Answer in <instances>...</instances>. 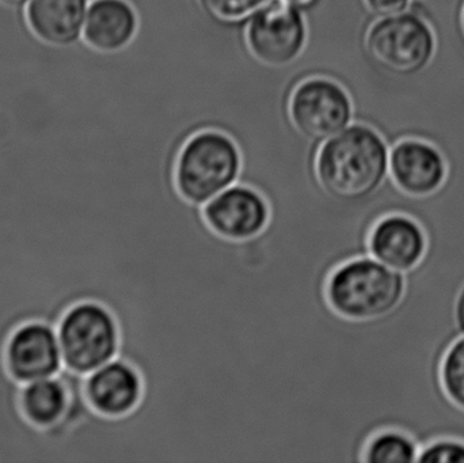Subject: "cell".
I'll list each match as a JSON object with an SVG mask.
<instances>
[{"label":"cell","mask_w":464,"mask_h":463,"mask_svg":"<svg viewBox=\"0 0 464 463\" xmlns=\"http://www.w3.org/2000/svg\"><path fill=\"white\" fill-rule=\"evenodd\" d=\"M462 24H463V30H464V10H463V16H462Z\"/></svg>","instance_id":"24"},{"label":"cell","mask_w":464,"mask_h":463,"mask_svg":"<svg viewBox=\"0 0 464 463\" xmlns=\"http://www.w3.org/2000/svg\"><path fill=\"white\" fill-rule=\"evenodd\" d=\"M281 2L286 3V5L297 8V10L308 11L311 10V8L315 7V5H318L319 0H281Z\"/></svg>","instance_id":"21"},{"label":"cell","mask_w":464,"mask_h":463,"mask_svg":"<svg viewBox=\"0 0 464 463\" xmlns=\"http://www.w3.org/2000/svg\"><path fill=\"white\" fill-rule=\"evenodd\" d=\"M368 250L384 265L401 274H411L427 255V234L413 217L392 212L373 225Z\"/></svg>","instance_id":"11"},{"label":"cell","mask_w":464,"mask_h":463,"mask_svg":"<svg viewBox=\"0 0 464 463\" xmlns=\"http://www.w3.org/2000/svg\"><path fill=\"white\" fill-rule=\"evenodd\" d=\"M440 381L444 393L452 404L464 410V336L458 339L444 355Z\"/></svg>","instance_id":"17"},{"label":"cell","mask_w":464,"mask_h":463,"mask_svg":"<svg viewBox=\"0 0 464 463\" xmlns=\"http://www.w3.org/2000/svg\"><path fill=\"white\" fill-rule=\"evenodd\" d=\"M405 274L362 256L338 266L327 283V301L341 317L378 323L394 317L406 295Z\"/></svg>","instance_id":"2"},{"label":"cell","mask_w":464,"mask_h":463,"mask_svg":"<svg viewBox=\"0 0 464 463\" xmlns=\"http://www.w3.org/2000/svg\"><path fill=\"white\" fill-rule=\"evenodd\" d=\"M81 396L82 391L75 396L62 374L33 381L18 386L16 412L26 426L34 431H54L70 418V413L76 410V404L84 402L83 399L76 402Z\"/></svg>","instance_id":"13"},{"label":"cell","mask_w":464,"mask_h":463,"mask_svg":"<svg viewBox=\"0 0 464 463\" xmlns=\"http://www.w3.org/2000/svg\"><path fill=\"white\" fill-rule=\"evenodd\" d=\"M458 321H459L460 328L464 331V291L458 302Z\"/></svg>","instance_id":"23"},{"label":"cell","mask_w":464,"mask_h":463,"mask_svg":"<svg viewBox=\"0 0 464 463\" xmlns=\"http://www.w3.org/2000/svg\"><path fill=\"white\" fill-rule=\"evenodd\" d=\"M30 0H0V5L5 8H11V10L24 11L27 3Z\"/></svg>","instance_id":"22"},{"label":"cell","mask_w":464,"mask_h":463,"mask_svg":"<svg viewBox=\"0 0 464 463\" xmlns=\"http://www.w3.org/2000/svg\"><path fill=\"white\" fill-rule=\"evenodd\" d=\"M419 454L416 442L406 432L386 429L368 440L362 463H413Z\"/></svg>","instance_id":"16"},{"label":"cell","mask_w":464,"mask_h":463,"mask_svg":"<svg viewBox=\"0 0 464 463\" xmlns=\"http://www.w3.org/2000/svg\"><path fill=\"white\" fill-rule=\"evenodd\" d=\"M389 162L383 139L371 128L353 125L319 147L316 177L330 198L359 203L381 193Z\"/></svg>","instance_id":"1"},{"label":"cell","mask_w":464,"mask_h":463,"mask_svg":"<svg viewBox=\"0 0 464 463\" xmlns=\"http://www.w3.org/2000/svg\"><path fill=\"white\" fill-rule=\"evenodd\" d=\"M0 366L16 386L63 374L54 323L34 318L16 323L3 342Z\"/></svg>","instance_id":"6"},{"label":"cell","mask_w":464,"mask_h":463,"mask_svg":"<svg viewBox=\"0 0 464 463\" xmlns=\"http://www.w3.org/2000/svg\"><path fill=\"white\" fill-rule=\"evenodd\" d=\"M368 10L379 18L401 15L408 8L409 0H364Z\"/></svg>","instance_id":"20"},{"label":"cell","mask_w":464,"mask_h":463,"mask_svg":"<svg viewBox=\"0 0 464 463\" xmlns=\"http://www.w3.org/2000/svg\"><path fill=\"white\" fill-rule=\"evenodd\" d=\"M390 178L409 198H424L441 189L447 165L435 147L419 140H405L390 152Z\"/></svg>","instance_id":"12"},{"label":"cell","mask_w":464,"mask_h":463,"mask_svg":"<svg viewBox=\"0 0 464 463\" xmlns=\"http://www.w3.org/2000/svg\"><path fill=\"white\" fill-rule=\"evenodd\" d=\"M209 227L226 239L247 241L264 233L269 225L266 198L247 185L235 184L203 206Z\"/></svg>","instance_id":"10"},{"label":"cell","mask_w":464,"mask_h":463,"mask_svg":"<svg viewBox=\"0 0 464 463\" xmlns=\"http://www.w3.org/2000/svg\"><path fill=\"white\" fill-rule=\"evenodd\" d=\"M288 113L295 130L305 141L321 144L348 128L353 109L340 84L327 79H310L292 92Z\"/></svg>","instance_id":"7"},{"label":"cell","mask_w":464,"mask_h":463,"mask_svg":"<svg viewBox=\"0 0 464 463\" xmlns=\"http://www.w3.org/2000/svg\"><path fill=\"white\" fill-rule=\"evenodd\" d=\"M90 0H30L24 16L33 34L56 49H72L84 43V21Z\"/></svg>","instance_id":"14"},{"label":"cell","mask_w":464,"mask_h":463,"mask_svg":"<svg viewBox=\"0 0 464 463\" xmlns=\"http://www.w3.org/2000/svg\"><path fill=\"white\" fill-rule=\"evenodd\" d=\"M63 369L83 378L119 358L121 332L111 309L94 299L73 302L54 323Z\"/></svg>","instance_id":"3"},{"label":"cell","mask_w":464,"mask_h":463,"mask_svg":"<svg viewBox=\"0 0 464 463\" xmlns=\"http://www.w3.org/2000/svg\"><path fill=\"white\" fill-rule=\"evenodd\" d=\"M138 26L135 8L127 0H92L82 41L92 51L111 56L130 45Z\"/></svg>","instance_id":"15"},{"label":"cell","mask_w":464,"mask_h":463,"mask_svg":"<svg viewBox=\"0 0 464 463\" xmlns=\"http://www.w3.org/2000/svg\"><path fill=\"white\" fill-rule=\"evenodd\" d=\"M365 45L376 64L390 72L408 75L427 65L435 49V40L424 22L401 14L373 24Z\"/></svg>","instance_id":"8"},{"label":"cell","mask_w":464,"mask_h":463,"mask_svg":"<svg viewBox=\"0 0 464 463\" xmlns=\"http://www.w3.org/2000/svg\"><path fill=\"white\" fill-rule=\"evenodd\" d=\"M420 463H464V443L443 439L420 450Z\"/></svg>","instance_id":"19"},{"label":"cell","mask_w":464,"mask_h":463,"mask_svg":"<svg viewBox=\"0 0 464 463\" xmlns=\"http://www.w3.org/2000/svg\"><path fill=\"white\" fill-rule=\"evenodd\" d=\"M207 15L220 24H240L250 21L270 0H198Z\"/></svg>","instance_id":"18"},{"label":"cell","mask_w":464,"mask_h":463,"mask_svg":"<svg viewBox=\"0 0 464 463\" xmlns=\"http://www.w3.org/2000/svg\"><path fill=\"white\" fill-rule=\"evenodd\" d=\"M242 169V151L230 136L204 130L188 139L179 150L177 189L185 200L203 207L237 184Z\"/></svg>","instance_id":"4"},{"label":"cell","mask_w":464,"mask_h":463,"mask_svg":"<svg viewBox=\"0 0 464 463\" xmlns=\"http://www.w3.org/2000/svg\"><path fill=\"white\" fill-rule=\"evenodd\" d=\"M307 43L302 11L281 0H270L256 11L246 29V45L265 67L284 68L299 59Z\"/></svg>","instance_id":"5"},{"label":"cell","mask_w":464,"mask_h":463,"mask_svg":"<svg viewBox=\"0 0 464 463\" xmlns=\"http://www.w3.org/2000/svg\"><path fill=\"white\" fill-rule=\"evenodd\" d=\"M82 397L95 418H127L143 399V378L130 362L116 358L81 378Z\"/></svg>","instance_id":"9"}]
</instances>
